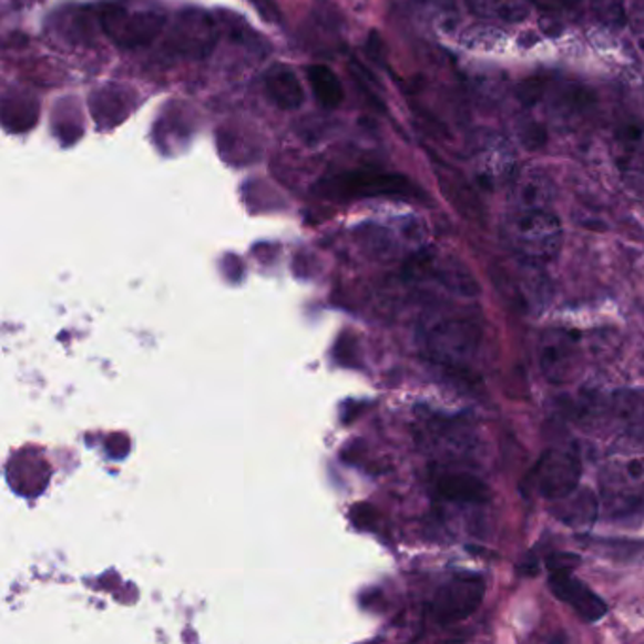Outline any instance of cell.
<instances>
[{"label":"cell","instance_id":"5b68a950","mask_svg":"<svg viewBox=\"0 0 644 644\" xmlns=\"http://www.w3.org/2000/svg\"><path fill=\"white\" fill-rule=\"evenodd\" d=\"M329 197H421V192L407 176L377 171H356L338 174L324 184Z\"/></svg>","mask_w":644,"mask_h":644},{"label":"cell","instance_id":"8fae6325","mask_svg":"<svg viewBox=\"0 0 644 644\" xmlns=\"http://www.w3.org/2000/svg\"><path fill=\"white\" fill-rule=\"evenodd\" d=\"M216 32L214 25L206 16L193 12L192 16H182L171 34V45L173 50L192 58L205 55L214 45Z\"/></svg>","mask_w":644,"mask_h":644},{"label":"cell","instance_id":"277c9868","mask_svg":"<svg viewBox=\"0 0 644 644\" xmlns=\"http://www.w3.org/2000/svg\"><path fill=\"white\" fill-rule=\"evenodd\" d=\"M576 565H579L576 555H550V590L558 600L571 606L584 622H597L606 614V603L593 592L592 587L574 576Z\"/></svg>","mask_w":644,"mask_h":644},{"label":"cell","instance_id":"44dd1931","mask_svg":"<svg viewBox=\"0 0 644 644\" xmlns=\"http://www.w3.org/2000/svg\"><path fill=\"white\" fill-rule=\"evenodd\" d=\"M530 2L542 8V10H549V12H558L565 4V0H530Z\"/></svg>","mask_w":644,"mask_h":644},{"label":"cell","instance_id":"7a4b0ae2","mask_svg":"<svg viewBox=\"0 0 644 644\" xmlns=\"http://www.w3.org/2000/svg\"><path fill=\"white\" fill-rule=\"evenodd\" d=\"M479 340V324L460 314L439 316L426 327L429 356L437 364L452 369H463L471 364Z\"/></svg>","mask_w":644,"mask_h":644},{"label":"cell","instance_id":"5bb4252c","mask_svg":"<svg viewBox=\"0 0 644 644\" xmlns=\"http://www.w3.org/2000/svg\"><path fill=\"white\" fill-rule=\"evenodd\" d=\"M552 512L558 520L573 528L590 525L597 518V498L592 490L579 485L568 498L552 501Z\"/></svg>","mask_w":644,"mask_h":644},{"label":"cell","instance_id":"9a60e30c","mask_svg":"<svg viewBox=\"0 0 644 644\" xmlns=\"http://www.w3.org/2000/svg\"><path fill=\"white\" fill-rule=\"evenodd\" d=\"M268 99L282 110H297L305 103V90L292 69L276 67L265 76Z\"/></svg>","mask_w":644,"mask_h":644},{"label":"cell","instance_id":"d6986e66","mask_svg":"<svg viewBox=\"0 0 644 644\" xmlns=\"http://www.w3.org/2000/svg\"><path fill=\"white\" fill-rule=\"evenodd\" d=\"M308 82L314 95L326 109H337L345 101V90L337 74L327 69L326 64H313L307 71Z\"/></svg>","mask_w":644,"mask_h":644},{"label":"cell","instance_id":"30bf717a","mask_svg":"<svg viewBox=\"0 0 644 644\" xmlns=\"http://www.w3.org/2000/svg\"><path fill=\"white\" fill-rule=\"evenodd\" d=\"M579 359L576 340L568 331H549L541 343V369L550 382H568Z\"/></svg>","mask_w":644,"mask_h":644},{"label":"cell","instance_id":"ba28073f","mask_svg":"<svg viewBox=\"0 0 644 644\" xmlns=\"http://www.w3.org/2000/svg\"><path fill=\"white\" fill-rule=\"evenodd\" d=\"M606 501L619 514L644 503V460L619 461L605 479Z\"/></svg>","mask_w":644,"mask_h":644},{"label":"cell","instance_id":"7402d4cb","mask_svg":"<svg viewBox=\"0 0 644 644\" xmlns=\"http://www.w3.org/2000/svg\"><path fill=\"white\" fill-rule=\"evenodd\" d=\"M635 20H637L638 31L643 32L644 34V0H638L637 4H635Z\"/></svg>","mask_w":644,"mask_h":644},{"label":"cell","instance_id":"4fadbf2b","mask_svg":"<svg viewBox=\"0 0 644 644\" xmlns=\"http://www.w3.org/2000/svg\"><path fill=\"white\" fill-rule=\"evenodd\" d=\"M91 115L95 120L96 127L112 129L127 120L131 112V101L120 88L106 85L103 90H96L90 99Z\"/></svg>","mask_w":644,"mask_h":644},{"label":"cell","instance_id":"7c38bea8","mask_svg":"<svg viewBox=\"0 0 644 644\" xmlns=\"http://www.w3.org/2000/svg\"><path fill=\"white\" fill-rule=\"evenodd\" d=\"M474 163L479 168L480 178L484 180L485 184L498 185L512 178L517 160L509 142L490 139L480 147Z\"/></svg>","mask_w":644,"mask_h":644},{"label":"cell","instance_id":"52a82bcc","mask_svg":"<svg viewBox=\"0 0 644 644\" xmlns=\"http://www.w3.org/2000/svg\"><path fill=\"white\" fill-rule=\"evenodd\" d=\"M101 23L110 39L122 48H136L150 44L165 25V18L160 13H129L122 8L106 7L101 13Z\"/></svg>","mask_w":644,"mask_h":644},{"label":"cell","instance_id":"6da1fadb","mask_svg":"<svg viewBox=\"0 0 644 644\" xmlns=\"http://www.w3.org/2000/svg\"><path fill=\"white\" fill-rule=\"evenodd\" d=\"M503 235L518 256L530 263H549L563 244L560 219L549 206H514L504 217Z\"/></svg>","mask_w":644,"mask_h":644},{"label":"cell","instance_id":"8992f818","mask_svg":"<svg viewBox=\"0 0 644 644\" xmlns=\"http://www.w3.org/2000/svg\"><path fill=\"white\" fill-rule=\"evenodd\" d=\"M485 582L480 574H453L435 593L431 613L442 625L458 624L469 619L484 600Z\"/></svg>","mask_w":644,"mask_h":644},{"label":"cell","instance_id":"ffe728a7","mask_svg":"<svg viewBox=\"0 0 644 644\" xmlns=\"http://www.w3.org/2000/svg\"><path fill=\"white\" fill-rule=\"evenodd\" d=\"M249 2L259 10V13H262L265 20L280 23L282 13L278 7H276L275 0H249Z\"/></svg>","mask_w":644,"mask_h":644},{"label":"cell","instance_id":"ac0fdd59","mask_svg":"<svg viewBox=\"0 0 644 644\" xmlns=\"http://www.w3.org/2000/svg\"><path fill=\"white\" fill-rule=\"evenodd\" d=\"M467 7L482 20L520 23L530 16V8L523 0H466Z\"/></svg>","mask_w":644,"mask_h":644},{"label":"cell","instance_id":"3957f363","mask_svg":"<svg viewBox=\"0 0 644 644\" xmlns=\"http://www.w3.org/2000/svg\"><path fill=\"white\" fill-rule=\"evenodd\" d=\"M581 477L582 466L576 453L568 448H550L525 477L523 490L549 501H558L568 498L581 485Z\"/></svg>","mask_w":644,"mask_h":644},{"label":"cell","instance_id":"2e32d148","mask_svg":"<svg viewBox=\"0 0 644 644\" xmlns=\"http://www.w3.org/2000/svg\"><path fill=\"white\" fill-rule=\"evenodd\" d=\"M39 103L27 93H7L2 101V123L12 133H25L34 127Z\"/></svg>","mask_w":644,"mask_h":644},{"label":"cell","instance_id":"9c48e42d","mask_svg":"<svg viewBox=\"0 0 644 644\" xmlns=\"http://www.w3.org/2000/svg\"><path fill=\"white\" fill-rule=\"evenodd\" d=\"M435 493L456 504H480L490 499V488L477 474L461 469H439L433 474Z\"/></svg>","mask_w":644,"mask_h":644},{"label":"cell","instance_id":"e0dca14e","mask_svg":"<svg viewBox=\"0 0 644 644\" xmlns=\"http://www.w3.org/2000/svg\"><path fill=\"white\" fill-rule=\"evenodd\" d=\"M435 173H437L442 192L453 205L467 214L479 212V201H477L479 197L474 195L471 185L467 184V180L460 173H456L452 166L444 165L440 161H435Z\"/></svg>","mask_w":644,"mask_h":644}]
</instances>
